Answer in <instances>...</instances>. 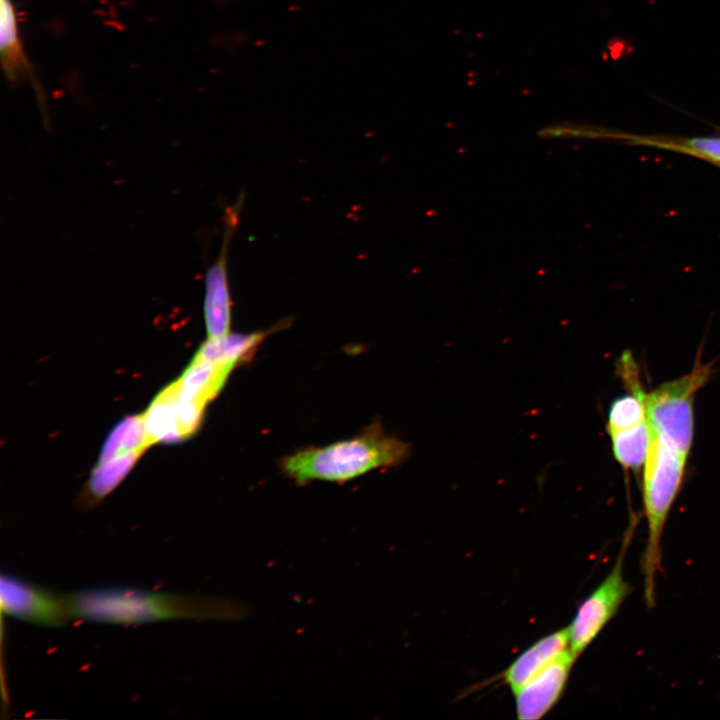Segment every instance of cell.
Masks as SVG:
<instances>
[{"label":"cell","instance_id":"6da1fadb","mask_svg":"<svg viewBox=\"0 0 720 720\" xmlns=\"http://www.w3.org/2000/svg\"><path fill=\"white\" fill-rule=\"evenodd\" d=\"M73 618L139 625L179 619H236L244 608L230 600L132 587H94L69 594Z\"/></svg>","mask_w":720,"mask_h":720},{"label":"cell","instance_id":"7a4b0ae2","mask_svg":"<svg viewBox=\"0 0 720 720\" xmlns=\"http://www.w3.org/2000/svg\"><path fill=\"white\" fill-rule=\"evenodd\" d=\"M410 453L408 443L387 434L380 422H374L352 438L296 450L282 457L279 467L301 485L311 481L345 483L375 469L396 467Z\"/></svg>","mask_w":720,"mask_h":720},{"label":"cell","instance_id":"3957f363","mask_svg":"<svg viewBox=\"0 0 720 720\" xmlns=\"http://www.w3.org/2000/svg\"><path fill=\"white\" fill-rule=\"evenodd\" d=\"M687 458L667 439L651 432L643 473L647 541L641 558L644 600L650 609L656 603L662 534L671 507L680 491Z\"/></svg>","mask_w":720,"mask_h":720},{"label":"cell","instance_id":"277c9868","mask_svg":"<svg viewBox=\"0 0 720 720\" xmlns=\"http://www.w3.org/2000/svg\"><path fill=\"white\" fill-rule=\"evenodd\" d=\"M710 375V365L697 361L690 373L647 394L646 414L651 432L667 439L686 457L694 434V398Z\"/></svg>","mask_w":720,"mask_h":720},{"label":"cell","instance_id":"5b68a950","mask_svg":"<svg viewBox=\"0 0 720 720\" xmlns=\"http://www.w3.org/2000/svg\"><path fill=\"white\" fill-rule=\"evenodd\" d=\"M633 519L624 533L613 567L602 582L582 601L568 626L570 650L578 658L617 614L632 592L624 577V563L634 534Z\"/></svg>","mask_w":720,"mask_h":720},{"label":"cell","instance_id":"8992f818","mask_svg":"<svg viewBox=\"0 0 720 720\" xmlns=\"http://www.w3.org/2000/svg\"><path fill=\"white\" fill-rule=\"evenodd\" d=\"M1 610L9 617L45 627L73 620L69 594H61L11 574H1Z\"/></svg>","mask_w":720,"mask_h":720},{"label":"cell","instance_id":"52a82bcc","mask_svg":"<svg viewBox=\"0 0 720 720\" xmlns=\"http://www.w3.org/2000/svg\"><path fill=\"white\" fill-rule=\"evenodd\" d=\"M242 204L243 197L226 209L220 253L205 277L204 318L210 339L221 338L230 333L232 300L227 260L229 245L238 224Z\"/></svg>","mask_w":720,"mask_h":720},{"label":"cell","instance_id":"ba28073f","mask_svg":"<svg viewBox=\"0 0 720 720\" xmlns=\"http://www.w3.org/2000/svg\"><path fill=\"white\" fill-rule=\"evenodd\" d=\"M576 659L568 648L513 694L519 720L541 719L558 703Z\"/></svg>","mask_w":720,"mask_h":720},{"label":"cell","instance_id":"9c48e42d","mask_svg":"<svg viewBox=\"0 0 720 720\" xmlns=\"http://www.w3.org/2000/svg\"><path fill=\"white\" fill-rule=\"evenodd\" d=\"M568 648L570 636L566 626L530 645L501 672L500 678L514 694Z\"/></svg>","mask_w":720,"mask_h":720},{"label":"cell","instance_id":"30bf717a","mask_svg":"<svg viewBox=\"0 0 720 720\" xmlns=\"http://www.w3.org/2000/svg\"><path fill=\"white\" fill-rule=\"evenodd\" d=\"M1 3V62L10 81L16 80L29 65L20 42L16 15L11 0Z\"/></svg>","mask_w":720,"mask_h":720},{"label":"cell","instance_id":"8fae6325","mask_svg":"<svg viewBox=\"0 0 720 720\" xmlns=\"http://www.w3.org/2000/svg\"><path fill=\"white\" fill-rule=\"evenodd\" d=\"M615 459L625 469L638 470L644 465L650 445L648 420L631 428L608 432Z\"/></svg>","mask_w":720,"mask_h":720},{"label":"cell","instance_id":"7c38bea8","mask_svg":"<svg viewBox=\"0 0 720 720\" xmlns=\"http://www.w3.org/2000/svg\"><path fill=\"white\" fill-rule=\"evenodd\" d=\"M629 394L615 399L608 411L607 432L631 428L647 420L646 398L641 384L628 388Z\"/></svg>","mask_w":720,"mask_h":720},{"label":"cell","instance_id":"4fadbf2b","mask_svg":"<svg viewBox=\"0 0 720 720\" xmlns=\"http://www.w3.org/2000/svg\"><path fill=\"white\" fill-rule=\"evenodd\" d=\"M681 147L704 157L720 162V137H696L687 140Z\"/></svg>","mask_w":720,"mask_h":720}]
</instances>
